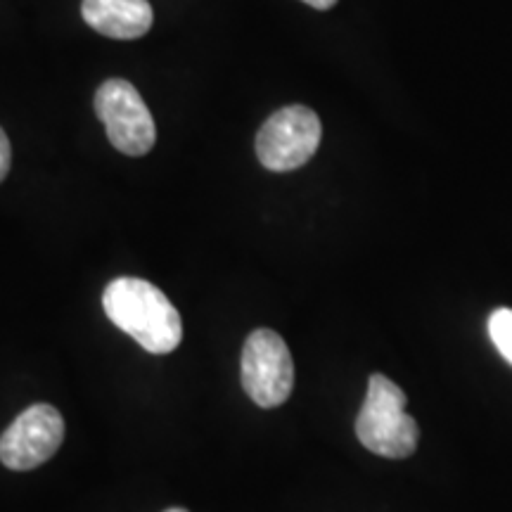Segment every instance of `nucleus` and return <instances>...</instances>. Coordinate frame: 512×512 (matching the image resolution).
Returning <instances> with one entry per match:
<instances>
[{"label":"nucleus","mask_w":512,"mask_h":512,"mask_svg":"<svg viewBox=\"0 0 512 512\" xmlns=\"http://www.w3.org/2000/svg\"><path fill=\"white\" fill-rule=\"evenodd\" d=\"M102 309L150 354H169L183 339V320L169 297L143 278H117L105 287Z\"/></svg>","instance_id":"f257e3e1"},{"label":"nucleus","mask_w":512,"mask_h":512,"mask_svg":"<svg viewBox=\"0 0 512 512\" xmlns=\"http://www.w3.org/2000/svg\"><path fill=\"white\" fill-rule=\"evenodd\" d=\"M406 394L384 375H370L368 394L356 418V437L382 458H408L418 448V422L406 413Z\"/></svg>","instance_id":"f03ea898"},{"label":"nucleus","mask_w":512,"mask_h":512,"mask_svg":"<svg viewBox=\"0 0 512 512\" xmlns=\"http://www.w3.org/2000/svg\"><path fill=\"white\" fill-rule=\"evenodd\" d=\"M323 126L318 114L304 105H290L273 112L256 133V157L275 174L304 166L316 155Z\"/></svg>","instance_id":"7ed1b4c3"},{"label":"nucleus","mask_w":512,"mask_h":512,"mask_svg":"<svg viewBox=\"0 0 512 512\" xmlns=\"http://www.w3.org/2000/svg\"><path fill=\"white\" fill-rule=\"evenodd\" d=\"M95 114L121 155L143 157L155 147V119L131 81L110 79L102 83L95 93Z\"/></svg>","instance_id":"20e7f679"},{"label":"nucleus","mask_w":512,"mask_h":512,"mask_svg":"<svg viewBox=\"0 0 512 512\" xmlns=\"http://www.w3.org/2000/svg\"><path fill=\"white\" fill-rule=\"evenodd\" d=\"M242 387L261 408H278L294 389V361L278 332L259 328L242 349Z\"/></svg>","instance_id":"39448f33"},{"label":"nucleus","mask_w":512,"mask_h":512,"mask_svg":"<svg viewBox=\"0 0 512 512\" xmlns=\"http://www.w3.org/2000/svg\"><path fill=\"white\" fill-rule=\"evenodd\" d=\"M64 439V420L50 403H34L0 437V460L15 472L34 470L55 456Z\"/></svg>","instance_id":"423d86ee"},{"label":"nucleus","mask_w":512,"mask_h":512,"mask_svg":"<svg viewBox=\"0 0 512 512\" xmlns=\"http://www.w3.org/2000/svg\"><path fill=\"white\" fill-rule=\"evenodd\" d=\"M81 15L88 27L117 41H133L152 29V5L147 0H83Z\"/></svg>","instance_id":"0eeeda50"},{"label":"nucleus","mask_w":512,"mask_h":512,"mask_svg":"<svg viewBox=\"0 0 512 512\" xmlns=\"http://www.w3.org/2000/svg\"><path fill=\"white\" fill-rule=\"evenodd\" d=\"M489 335L501 356L512 366V309H498L491 313Z\"/></svg>","instance_id":"6e6552de"},{"label":"nucleus","mask_w":512,"mask_h":512,"mask_svg":"<svg viewBox=\"0 0 512 512\" xmlns=\"http://www.w3.org/2000/svg\"><path fill=\"white\" fill-rule=\"evenodd\" d=\"M10 162H12V150H10V140L5 136V131L0 128V181L8 176L10 171Z\"/></svg>","instance_id":"1a4fd4ad"},{"label":"nucleus","mask_w":512,"mask_h":512,"mask_svg":"<svg viewBox=\"0 0 512 512\" xmlns=\"http://www.w3.org/2000/svg\"><path fill=\"white\" fill-rule=\"evenodd\" d=\"M306 5H311V8L316 10H330L332 5H337V0H304Z\"/></svg>","instance_id":"9d476101"},{"label":"nucleus","mask_w":512,"mask_h":512,"mask_svg":"<svg viewBox=\"0 0 512 512\" xmlns=\"http://www.w3.org/2000/svg\"><path fill=\"white\" fill-rule=\"evenodd\" d=\"M164 512H188L185 508H169V510H164Z\"/></svg>","instance_id":"9b49d317"}]
</instances>
